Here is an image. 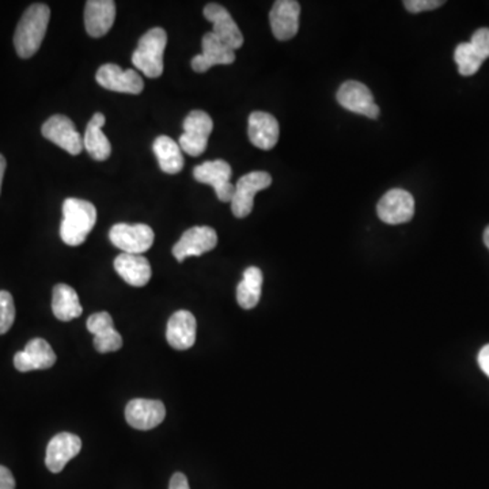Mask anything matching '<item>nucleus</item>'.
I'll return each mask as SVG.
<instances>
[{
    "label": "nucleus",
    "mask_w": 489,
    "mask_h": 489,
    "mask_svg": "<svg viewBox=\"0 0 489 489\" xmlns=\"http://www.w3.org/2000/svg\"><path fill=\"white\" fill-rule=\"evenodd\" d=\"M155 157L163 173L177 174L182 171L183 157L179 144L169 136H158L152 144Z\"/></svg>",
    "instance_id": "a878e982"
},
{
    "label": "nucleus",
    "mask_w": 489,
    "mask_h": 489,
    "mask_svg": "<svg viewBox=\"0 0 489 489\" xmlns=\"http://www.w3.org/2000/svg\"><path fill=\"white\" fill-rule=\"evenodd\" d=\"M471 46L473 47L474 51L479 54V57L483 60L489 57V29L487 27H482V29L474 32L472 36Z\"/></svg>",
    "instance_id": "c756f323"
},
{
    "label": "nucleus",
    "mask_w": 489,
    "mask_h": 489,
    "mask_svg": "<svg viewBox=\"0 0 489 489\" xmlns=\"http://www.w3.org/2000/svg\"><path fill=\"white\" fill-rule=\"evenodd\" d=\"M41 132L46 139L71 155H79L83 150V136L75 130L71 119L55 115L44 122Z\"/></svg>",
    "instance_id": "9d476101"
},
{
    "label": "nucleus",
    "mask_w": 489,
    "mask_h": 489,
    "mask_svg": "<svg viewBox=\"0 0 489 489\" xmlns=\"http://www.w3.org/2000/svg\"><path fill=\"white\" fill-rule=\"evenodd\" d=\"M105 121L107 119L102 113H96L88 121L85 136H83V149H86L94 161H99V162L107 161L112 152L109 139L102 132Z\"/></svg>",
    "instance_id": "b1692460"
},
{
    "label": "nucleus",
    "mask_w": 489,
    "mask_h": 489,
    "mask_svg": "<svg viewBox=\"0 0 489 489\" xmlns=\"http://www.w3.org/2000/svg\"><path fill=\"white\" fill-rule=\"evenodd\" d=\"M168 46V35L162 27H154L141 36L132 54V63L147 78H160L163 74V54Z\"/></svg>",
    "instance_id": "7ed1b4c3"
},
{
    "label": "nucleus",
    "mask_w": 489,
    "mask_h": 489,
    "mask_svg": "<svg viewBox=\"0 0 489 489\" xmlns=\"http://www.w3.org/2000/svg\"><path fill=\"white\" fill-rule=\"evenodd\" d=\"M442 0H405L404 5L410 13L418 14L423 11L435 10L443 5Z\"/></svg>",
    "instance_id": "7c9ffc66"
},
{
    "label": "nucleus",
    "mask_w": 489,
    "mask_h": 489,
    "mask_svg": "<svg viewBox=\"0 0 489 489\" xmlns=\"http://www.w3.org/2000/svg\"><path fill=\"white\" fill-rule=\"evenodd\" d=\"M52 310L60 321L68 322L82 316L83 308L77 291L68 285H57L52 293Z\"/></svg>",
    "instance_id": "393cba45"
},
{
    "label": "nucleus",
    "mask_w": 489,
    "mask_h": 489,
    "mask_svg": "<svg viewBox=\"0 0 489 489\" xmlns=\"http://www.w3.org/2000/svg\"><path fill=\"white\" fill-rule=\"evenodd\" d=\"M5 166H7V162H5V158L3 157L2 154H0V192H2V182L3 177H5Z\"/></svg>",
    "instance_id": "f704fd0d"
},
{
    "label": "nucleus",
    "mask_w": 489,
    "mask_h": 489,
    "mask_svg": "<svg viewBox=\"0 0 489 489\" xmlns=\"http://www.w3.org/2000/svg\"><path fill=\"white\" fill-rule=\"evenodd\" d=\"M51 10L43 3H35L26 8L21 21L16 25L14 46L22 59H29L37 54L48 29Z\"/></svg>",
    "instance_id": "f257e3e1"
},
{
    "label": "nucleus",
    "mask_w": 489,
    "mask_h": 489,
    "mask_svg": "<svg viewBox=\"0 0 489 489\" xmlns=\"http://www.w3.org/2000/svg\"><path fill=\"white\" fill-rule=\"evenodd\" d=\"M169 489H191L189 488L188 479L183 473H174L171 479Z\"/></svg>",
    "instance_id": "473e14b6"
},
{
    "label": "nucleus",
    "mask_w": 489,
    "mask_h": 489,
    "mask_svg": "<svg viewBox=\"0 0 489 489\" xmlns=\"http://www.w3.org/2000/svg\"><path fill=\"white\" fill-rule=\"evenodd\" d=\"M479 365L480 369L487 374L489 377V344L485 346L484 349L480 351L479 354Z\"/></svg>",
    "instance_id": "72a5a7b5"
},
{
    "label": "nucleus",
    "mask_w": 489,
    "mask_h": 489,
    "mask_svg": "<svg viewBox=\"0 0 489 489\" xmlns=\"http://www.w3.org/2000/svg\"><path fill=\"white\" fill-rule=\"evenodd\" d=\"M338 101L344 109L366 118H380V108L375 104L374 96L369 88L357 80H349L340 86L338 91Z\"/></svg>",
    "instance_id": "1a4fd4ad"
},
{
    "label": "nucleus",
    "mask_w": 489,
    "mask_h": 489,
    "mask_svg": "<svg viewBox=\"0 0 489 489\" xmlns=\"http://www.w3.org/2000/svg\"><path fill=\"white\" fill-rule=\"evenodd\" d=\"M484 243L485 244H487V247L489 249V226L487 227V229H485L484 232Z\"/></svg>",
    "instance_id": "c9c22d12"
},
{
    "label": "nucleus",
    "mask_w": 489,
    "mask_h": 489,
    "mask_svg": "<svg viewBox=\"0 0 489 489\" xmlns=\"http://www.w3.org/2000/svg\"><path fill=\"white\" fill-rule=\"evenodd\" d=\"M279 122L274 116L265 112H253L249 116L247 135L253 146L260 150L274 149L279 141Z\"/></svg>",
    "instance_id": "4be33fe9"
},
{
    "label": "nucleus",
    "mask_w": 489,
    "mask_h": 489,
    "mask_svg": "<svg viewBox=\"0 0 489 489\" xmlns=\"http://www.w3.org/2000/svg\"><path fill=\"white\" fill-rule=\"evenodd\" d=\"M203 13L205 19L213 25V33L219 40L224 41L233 51H237L244 46L243 33L224 5L210 3L205 5Z\"/></svg>",
    "instance_id": "4468645a"
},
{
    "label": "nucleus",
    "mask_w": 489,
    "mask_h": 489,
    "mask_svg": "<svg viewBox=\"0 0 489 489\" xmlns=\"http://www.w3.org/2000/svg\"><path fill=\"white\" fill-rule=\"evenodd\" d=\"M0 489H16L13 473L2 465H0Z\"/></svg>",
    "instance_id": "2f4dec72"
},
{
    "label": "nucleus",
    "mask_w": 489,
    "mask_h": 489,
    "mask_svg": "<svg viewBox=\"0 0 489 489\" xmlns=\"http://www.w3.org/2000/svg\"><path fill=\"white\" fill-rule=\"evenodd\" d=\"M272 177L266 172H252L244 174L235 183L234 196L232 200V211L235 218H246L253 211L255 196L260 191L271 186Z\"/></svg>",
    "instance_id": "423d86ee"
},
{
    "label": "nucleus",
    "mask_w": 489,
    "mask_h": 489,
    "mask_svg": "<svg viewBox=\"0 0 489 489\" xmlns=\"http://www.w3.org/2000/svg\"><path fill=\"white\" fill-rule=\"evenodd\" d=\"M115 269L124 282L132 287H144L151 279V265L141 255L122 253L116 257Z\"/></svg>",
    "instance_id": "5701e85b"
},
{
    "label": "nucleus",
    "mask_w": 489,
    "mask_h": 489,
    "mask_svg": "<svg viewBox=\"0 0 489 489\" xmlns=\"http://www.w3.org/2000/svg\"><path fill=\"white\" fill-rule=\"evenodd\" d=\"M218 244V234L213 227L197 226L186 230L179 243L174 244L173 255L179 263L188 257H199Z\"/></svg>",
    "instance_id": "f8f14e48"
},
{
    "label": "nucleus",
    "mask_w": 489,
    "mask_h": 489,
    "mask_svg": "<svg viewBox=\"0 0 489 489\" xmlns=\"http://www.w3.org/2000/svg\"><path fill=\"white\" fill-rule=\"evenodd\" d=\"M82 450L79 436L69 432H60L51 439L47 447L46 465L52 473H60L67 463L77 457Z\"/></svg>",
    "instance_id": "dca6fc26"
},
{
    "label": "nucleus",
    "mask_w": 489,
    "mask_h": 489,
    "mask_svg": "<svg viewBox=\"0 0 489 489\" xmlns=\"http://www.w3.org/2000/svg\"><path fill=\"white\" fill-rule=\"evenodd\" d=\"M301 5L296 0H277L269 13L272 33L280 41H287L299 30Z\"/></svg>",
    "instance_id": "2eb2a0df"
},
{
    "label": "nucleus",
    "mask_w": 489,
    "mask_h": 489,
    "mask_svg": "<svg viewBox=\"0 0 489 489\" xmlns=\"http://www.w3.org/2000/svg\"><path fill=\"white\" fill-rule=\"evenodd\" d=\"M378 218L386 224H402L415 215V199L404 189H391L377 205Z\"/></svg>",
    "instance_id": "6e6552de"
},
{
    "label": "nucleus",
    "mask_w": 489,
    "mask_h": 489,
    "mask_svg": "<svg viewBox=\"0 0 489 489\" xmlns=\"http://www.w3.org/2000/svg\"><path fill=\"white\" fill-rule=\"evenodd\" d=\"M263 288V272L257 266L244 269L243 280L237 287V302L244 310H252L258 305Z\"/></svg>",
    "instance_id": "bb28decb"
},
{
    "label": "nucleus",
    "mask_w": 489,
    "mask_h": 489,
    "mask_svg": "<svg viewBox=\"0 0 489 489\" xmlns=\"http://www.w3.org/2000/svg\"><path fill=\"white\" fill-rule=\"evenodd\" d=\"M232 174V166L224 160L208 161L193 169L194 180L213 186L222 203H232L234 196L235 185L230 182Z\"/></svg>",
    "instance_id": "39448f33"
},
{
    "label": "nucleus",
    "mask_w": 489,
    "mask_h": 489,
    "mask_svg": "<svg viewBox=\"0 0 489 489\" xmlns=\"http://www.w3.org/2000/svg\"><path fill=\"white\" fill-rule=\"evenodd\" d=\"M116 19V3L113 0H88L85 5V26L88 36L104 37Z\"/></svg>",
    "instance_id": "aec40b11"
},
{
    "label": "nucleus",
    "mask_w": 489,
    "mask_h": 489,
    "mask_svg": "<svg viewBox=\"0 0 489 489\" xmlns=\"http://www.w3.org/2000/svg\"><path fill=\"white\" fill-rule=\"evenodd\" d=\"M166 418V408L158 400L135 399L125 408L127 423L135 430L149 431L160 426Z\"/></svg>",
    "instance_id": "ddd939ff"
},
{
    "label": "nucleus",
    "mask_w": 489,
    "mask_h": 489,
    "mask_svg": "<svg viewBox=\"0 0 489 489\" xmlns=\"http://www.w3.org/2000/svg\"><path fill=\"white\" fill-rule=\"evenodd\" d=\"M16 319V305L8 291H0V335H5L13 327Z\"/></svg>",
    "instance_id": "c85d7f7f"
},
{
    "label": "nucleus",
    "mask_w": 489,
    "mask_h": 489,
    "mask_svg": "<svg viewBox=\"0 0 489 489\" xmlns=\"http://www.w3.org/2000/svg\"><path fill=\"white\" fill-rule=\"evenodd\" d=\"M97 82L116 93L140 94L144 82L135 69H122L118 64H104L96 74Z\"/></svg>",
    "instance_id": "9b49d317"
},
{
    "label": "nucleus",
    "mask_w": 489,
    "mask_h": 489,
    "mask_svg": "<svg viewBox=\"0 0 489 489\" xmlns=\"http://www.w3.org/2000/svg\"><path fill=\"white\" fill-rule=\"evenodd\" d=\"M96 224L97 210L90 202L75 197L64 200L60 224V237L64 244L79 246L88 240Z\"/></svg>",
    "instance_id": "f03ea898"
},
{
    "label": "nucleus",
    "mask_w": 489,
    "mask_h": 489,
    "mask_svg": "<svg viewBox=\"0 0 489 489\" xmlns=\"http://www.w3.org/2000/svg\"><path fill=\"white\" fill-rule=\"evenodd\" d=\"M88 329L94 335V349L99 354H109L121 349V335L115 329L112 316L107 311L88 317Z\"/></svg>",
    "instance_id": "f3484780"
},
{
    "label": "nucleus",
    "mask_w": 489,
    "mask_h": 489,
    "mask_svg": "<svg viewBox=\"0 0 489 489\" xmlns=\"http://www.w3.org/2000/svg\"><path fill=\"white\" fill-rule=\"evenodd\" d=\"M202 48V54L192 59V68L196 72H207L211 67L234 63L235 51L219 40L213 32L205 33Z\"/></svg>",
    "instance_id": "6ab92c4d"
},
{
    "label": "nucleus",
    "mask_w": 489,
    "mask_h": 489,
    "mask_svg": "<svg viewBox=\"0 0 489 489\" xmlns=\"http://www.w3.org/2000/svg\"><path fill=\"white\" fill-rule=\"evenodd\" d=\"M57 363L55 354L48 341L44 338H33L25 347L24 351L14 357V366L18 371L27 372L33 369H48Z\"/></svg>",
    "instance_id": "a211bd4d"
},
{
    "label": "nucleus",
    "mask_w": 489,
    "mask_h": 489,
    "mask_svg": "<svg viewBox=\"0 0 489 489\" xmlns=\"http://www.w3.org/2000/svg\"><path fill=\"white\" fill-rule=\"evenodd\" d=\"M455 63L458 66V71L463 77H472L479 71L484 60L479 57L471 43H463L455 48Z\"/></svg>",
    "instance_id": "cd10ccee"
},
{
    "label": "nucleus",
    "mask_w": 489,
    "mask_h": 489,
    "mask_svg": "<svg viewBox=\"0 0 489 489\" xmlns=\"http://www.w3.org/2000/svg\"><path fill=\"white\" fill-rule=\"evenodd\" d=\"M196 318L188 310H179L171 317L166 328V340L172 349L185 351L196 343Z\"/></svg>",
    "instance_id": "412c9836"
},
{
    "label": "nucleus",
    "mask_w": 489,
    "mask_h": 489,
    "mask_svg": "<svg viewBox=\"0 0 489 489\" xmlns=\"http://www.w3.org/2000/svg\"><path fill=\"white\" fill-rule=\"evenodd\" d=\"M154 238L151 227L143 224H118L109 232L110 243L130 255L147 252L154 244Z\"/></svg>",
    "instance_id": "0eeeda50"
},
{
    "label": "nucleus",
    "mask_w": 489,
    "mask_h": 489,
    "mask_svg": "<svg viewBox=\"0 0 489 489\" xmlns=\"http://www.w3.org/2000/svg\"><path fill=\"white\" fill-rule=\"evenodd\" d=\"M182 127L180 149L191 157H199L207 150L208 138L213 130V119L203 110H193L186 116Z\"/></svg>",
    "instance_id": "20e7f679"
}]
</instances>
